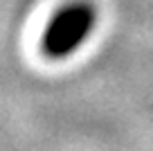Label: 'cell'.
<instances>
[{
  "mask_svg": "<svg viewBox=\"0 0 153 151\" xmlns=\"http://www.w3.org/2000/svg\"><path fill=\"white\" fill-rule=\"evenodd\" d=\"M97 20V11L90 2H70L61 7L54 14V18L48 23V29L43 34L41 47L43 52L52 59H63L72 54L90 36Z\"/></svg>",
  "mask_w": 153,
  "mask_h": 151,
  "instance_id": "cell-1",
  "label": "cell"
}]
</instances>
